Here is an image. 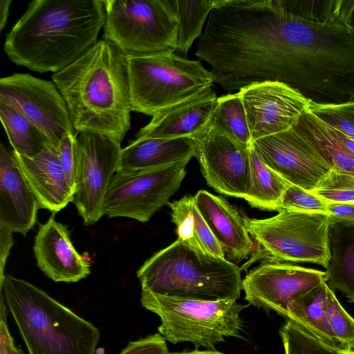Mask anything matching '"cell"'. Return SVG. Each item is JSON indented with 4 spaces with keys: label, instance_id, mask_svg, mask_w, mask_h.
I'll return each instance as SVG.
<instances>
[{
    "label": "cell",
    "instance_id": "cell-1",
    "mask_svg": "<svg viewBox=\"0 0 354 354\" xmlns=\"http://www.w3.org/2000/svg\"><path fill=\"white\" fill-rule=\"evenodd\" d=\"M102 0H35L7 34L4 51L18 66L57 73L95 44L105 23Z\"/></svg>",
    "mask_w": 354,
    "mask_h": 354
},
{
    "label": "cell",
    "instance_id": "cell-2",
    "mask_svg": "<svg viewBox=\"0 0 354 354\" xmlns=\"http://www.w3.org/2000/svg\"><path fill=\"white\" fill-rule=\"evenodd\" d=\"M52 79L77 134L96 133L122 142L132 109L127 55L121 50L102 38Z\"/></svg>",
    "mask_w": 354,
    "mask_h": 354
},
{
    "label": "cell",
    "instance_id": "cell-3",
    "mask_svg": "<svg viewBox=\"0 0 354 354\" xmlns=\"http://www.w3.org/2000/svg\"><path fill=\"white\" fill-rule=\"evenodd\" d=\"M0 286L28 354H96L92 323L24 279L5 275Z\"/></svg>",
    "mask_w": 354,
    "mask_h": 354
},
{
    "label": "cell",
    "instance_id": "cell-4",
    "mask_svg": "<svg viewBox=\"0 0 354 354\" xmlns=\"http://www.w3.org/2000/svg\"><path fill=\"white\" fill-rule=\"evenodd\" d=\"M241 268L178 239L148 259L137 271L142 289L172 297L237 300Z\"/></svg>",
    "mask_w": 354,
    "mask_h": 354
},
{
    "label": "cell",
    "instance_id": "cell-5",
    "mask_svg": "<svg viewBox=\"0 0 354 354\" xmlns=\"http://www.w3.org/2000/svg\"><path fill=\"white\" fill-rule=\"evenodd\" d=\"M140 303L160 317L158 333L172 344L190 342L196 348L215 350L225 337H242L241 313L247 306L236 300L183 299L142 289Z\"/></svg>",
    "mask_w": 354,
    "mask_h": 354
},
{
    "label": "cell",
    "instance_id": "cell-6",
    "mask_svg": "<svg viewBox=\"0 0 354 354\" xmlns=\"http://www.w3.org/2000/svg\"><path fill=\"white\" fill-rule=\"evenodd\" d=\"M267 218L244 216L246 228L257 247L248 265L308 262L325 268L330 259L329 224L325 213L281 209Z\"/></svg>",
    "mask_w": 354,
    "mask_h": 354
},
{
    "label": "cell",
    "instance_id": "cell-7",
    "mask_svg": "<svg viewBox=\"0 0 354 354\" xmlns=\"http://www.w3.org/2000/svg\"><path fill=\"white\" fill-rule=\"evenodd\" d=\"M132 111L153 116L212 88V73L175 53L126 55Z\"/></svg>",
    "mask_w": 354,
    "mask_h": 354
},
{
    "label": "cell",
    "instance_id": "cell-8",
    "mask_svg": "<svg viewBox=\"0 0 354 354\" xmlns=\"http://www.w3.org/2000/svg\"><path fill=\"white\" fill-rule=\"evenodd\" d=\"M104 4L103 39L125 55L176 52L178 19L169 0H105Z\"/></svg>",
    "mask_w": 354,
    "mask_h": 354
},
{
    "label": "cell",
    "instance_id": "cell-9",
    "mask_svg": "<svg viewBox=\"0 0 354 354\" xmlns=\"http://www.w3.org/2000/svg\"><path fill=\"white\" fill-rule=\"evenodd\" d=\"M189 160L149 169L116 172L105 196L104 214L110 218L149 221L178 191Z\"/></svg>",
    "mask_w": 354,
    "mask_h": 354
},
{
    "label": "cell",
    "instance_id": "cell-10",
    "mask_svg": "<svg viewBox=\"0 0 354 354\" xmlns=\"http://www.w3.org/2000/svg\"><path fill=\"white\" fill-rule=\"evenodd\" d=\"M0 101L23 114L57 150L66 134L77 133L66 103L53 82L28 73L1 77Z\"/></svg>",
    "mask_w": 354,
    "mask_h": 354
},
{
    "label": "cell",
    "instance_id": "cell-11",
    "mask_svg": "<svg viewBox=\"0 0 354 354\" xmlns=\"http://www.w3.org/2000/svg\"><path fill=\"white\" fill-rule=\"evenodd\" d=\"M120 144L96 133L77 136L78 162L73 203L85 225H93L104 215L105 196L118 169Z\"/></svg>",
    "mask_w": 354,
    "mask_h": 354
},
{
    "label": "cell",
    "instance_id": "cell-12",
    "mask_svg": "<svg viewBox=\"0 0 354 354\" xmlns=\"http://www.w3.org/2000/svg\"><path fill=\"white\" fill-rule=\"evenodd\" d=\"M327 281L326 271L290 263H261L247 274L242 286L249 304L286 319L295 299Z\"/></svg>",
    "mask_w": 354,
    "mask_h": 354
},
{
    "label": "cell",
    "instance_id": "cell-13",
    "mask_svg": "<svg viewBox=\"0 0 354 354\" xmlns=\"http://www.w3.org/2000/svg\"><path fill=\"white\" fill-rule=\"evenodd\" d=\"M192 138L195 157L209 186L221 194L244 198L250 183V147L209 125Z\"/></svg>",
    "mask_w": 354,
    "mask_h": 354
},
{
    "label": "cell",
    "instance_id": "cell-14",
    "mask_svg": "<svg viewBox=\"0 0 354 354\" xmlns=\"http://www.w3.org/2000/svg\"><path fill=\"white\" fill-rule=\"evenodd\" d=\"M239 92L252 142L291 129L310 106L300 93L279 82L253 84Z\"/></svg>",
    "mask_w": 354,
    "mask_h": 354
},
{
    "label": "cell",
    "instance_id": "cell-15",
    "mask_svg": "<svg viewBox=\"0 0 354 354\" xmlns=\"http://www.w3.org/2000/svg\"><path fill=\"white\" fill-rule=\"evenodd\" d=\"M252 146L266 165L286 182L310 192L330 171L327 164L292 128L259 138Z\"/></svg>",
    "mask_w": 354,
    "mask_h": 354
},
{
    "label": "cell",
    "instance_id": "cell-16",
    "mask_svg": "<svg viewBox=\"0 0 354 354\" xmlns=\"http://www.w3.org/2000/svg\"><path fill=\"white\" fill-rule=\"evenodd\" d=\"M39 204L13 150L0 145V225L23 235L35 225Z\"/></svg>",
    "mask_w": 354,
    "mask_h": 354
},
{
    "label": "cell",
    "instance_id": "cell-17",
    "mask_svg": "<svg viewBox=\"0 0 354 354\" xmlns=\"http://www.w3.org/2000/svg\"><path fill=\"white\" fill-rule=\"evenodd\" d=\"M34 253L39 269L55 282H77L91 272L89 261L75 249L67 228L53 216L40 225Z\"/></svg>",
    "mask_w": 354,
    "mask_h": 354
},
{
    "label": "cell",
    "instance_id": "cell-18",
    "mask_svg": "<svg viewBox=\"0 0 354 354\" xmlns=\"http://www.w3.org/2000/svg\"><path fill=\"white\" fill-rule=\"evenodd\" d=\"M217 97L212 88L153 115L136 138L194 137L209 125Z\"/></svg>",
    "mask_w": 354,
    "mask_h": 354
},
{
    "label": "cell",
    "instance_id": "cell-19",
    "mask_svg": "<svg viewBox=\"0 0 354 354\" xmlns=\"http://www.w3.org/2000/svg\"><path fill=\"white\" fill-rule=\"evenodd\" d=\"M194 197L225 258L227 257L239 263L252 254L254 243L246 228L245 218L232 205L225 199L204 189L199 190Z\"/></svg>",
    "mask_w": 354,
    "mask_h": 354
},
{
    "label": "cell",
    "instance_id": "cell-20",
    "mask_svg": "<svg viewBox=\"0 0 354 354\" xmlns=\"http://www.w3.org/2000/svg\"><path fill=\"white\" fill-rule=\"evenodd\" d=\"M15 154L38 199L39 208L56 213L73 201L74 192L68 183L55 148L48 145L32 158Z\"/></svg>",
    "mask_w": 354,
    "mask_h": 354
},
{
    "label": "cell",
    "instance_id": "cell-21",
    "mask_svg": "<svg viewBox=\"0 0 354 354\" xmlns=\"http://www.w3.org/2000/svg\"><path fill=\"white\" fill-rule=\"evenodd\" d=\"M193 138H136L122 148L117 172H128L166 166L195 157Z\"/></svg>",
    "mask_w": 354,
    "mask_h": 354
},
{
    "label": "cell",
    "instance_id": "cell-22",
    "mask_svg": "<svg viewBox=\"0 0 354 354\" xmlns=\"http://www.w3.org/2000/svg\"><path fill=\"white\" fill-rule=\"evenodd\" d=\"M292 129L321 157L330 170L354 176V153L338 131L305 111Z\"/></svg>",
    "mask_w": 354,
    "mask_h": 354
},
{
    "label": "cell",
    "instance_id": "cell-23",
    "mask_svg": "<svg viewBox=\"0 0 354 354\" xmlns=\"http://www.w3.org/2000/svg\"><path fill=\"white\" fill-rule=\"evenodd\" d=\"M330 259L326 272L328 284L354 302V222L330 218Z\"/></svg>",
    "mask_w": 354,
    "mask_h": 354
},
{
    "label": "cell",
    "instance_id": "cell-24",
    "mask_svg": "<svg viewBox=\"0 0 354 354\" xmlns=\"http://www.w3.org/2000/svg\"><path fill=\"white\" fill-rule=\"evenodd\" d=\"M331 289L326 282L295 299L286 321H291L316 338L340 349L328 319L327 302Z\"/></svg>",
    "mask_w": 354,
    "mask_h": 354
},
{
    "label": "cell",
    "instance_id": "cell-25",
    "mask_svg": "<svg viewBox=\"0 0 354 354\" xmlns=\"http://www.w3.org/2000/svg\"><path fill=\"white\" fill-rule=\"evenodd\" d=\"M167 205L171 211V222L176 225L178 239L205 252L225 258L222 248L201 214L194 196L185 195Z\"/></svg>",
    "mask_w": 354,
    "mask_h": 354
},
{
    "label": "cell",
    "instance_id": "cell-26",
    "mask_svg": "<svg viewBox=\"0 0 354 354\" xmlns=\"http://www.w3.org/2000/svg\"><path fill=\"white\" fill-rule=\"evenodd\" d=\"M250 162V187L243 199L253 207L279 212L283 194L290 184L266 165L252 146Z\"/></svg>",
    "mask_w": 354,
    "mask_h": 354
},
{
    "label": "cell",
    "instance_id": "cell-27",
    "mask_svg": "<svg viewBox=\"0 0 354 354\" xmlns=\"http://www.w3.org/2000/svg\"><path fill=\"white\" fill-rule=\"evenodd\" d=\"M0 119L15 153L32 158L50 145L41 131L23 114L1 101Z\"/></svg>",
    "mask_w": 354,
    "mask_h": 354
},
{
    "label": "cell",
    "instance_id": "cell-28",
    "mask_svg": "<svg viewBox=\"0 0 354 354\" xmlns=\"http://www.w3.org/2000/svg\"><path fill=\"white\" fill-rule=\"evenodd\" d=\"M225 1L169 0L178 19L176 55L187 58L194 41L202 35L203 26L207 15Z\"/></svg>",
    "mask_w": 354,
    "mask_h": 354
},
{
    "label": "cell",
    "instance_id": "cell-29",
    "mask_svg": "<svg viewBox=\"0 0 354 354\" xmlns=\"http://www.w3.org/2000/svg\"><path fill=\"white\" fill-rule=\"evenodd\" d=\"M209 126L244 146L250 147L252 145L246 112L239 91L217 98Z\"/></svg>",
    "mask_w": 354,
    "mask_h": 354
},
{
    "label": "cell",
    "instance_id": "cell-30",
    "mask_svg": "<svg viewBox=\"0 0 354 354\" xmlns=\"http://www.w3.org/2000/svg\"><path fill=\"white\" fill-rule=\"evenodd\" d=\"M283 3L290 12L304 20L346 25L351 0H283Z\"/></svg>",
    "mask_w": 354,
    "mask_h": 354
},
{
    "label": "cell",
    "instance_id": "cell-31",
    "mask_svg": "<svg viewBox=\"0 0 354 354\" xmlns=\"http://www.w3.org/2000/svg\"><path fill=\"white\" fill-rule=\"evenodd\" d=\"M279 335L285 354H341V349L329 346L291 321L286 322Z\"/></svg>",
    "mask_w": 354,
    "mask_h": 354
},
{
    "label": "cell",
    "instance_id": "cell-32",
    "mask_svg": "<svg viewBox=\"0 0 354 354\" xmlns=\"http://www.w3.org/2000/svg\"><path fill=\"white\" fill-rule=\"evenodd\" d=\"M309 111L325 124L354 141V102L339 104H310Z\"/></svg>",
    "mask_w": 354,
    "mask_h": 354
},
{
    "label": "cell",
    "instance_id": "cell-33",
    "mask_svg": "<svg viewBox=\"0 0 354 354\" xmlns=\"http://www.w3.org/2000/svg\"><path fill=\"white\" fill-rule=\"evenodd\" d=\"M312 193L328 203H354V176L330 170Z\"/></svg>",
    "mask_w": 354,
    "mask_h": 354
},
{
    "label": "cell",
    "instance_id": "cell-34",
    "mask_svg": "<svg viewBox=\"0 0 354 354\" xmlns=\"http://www.w3.org/2000/svg\"><path fill=\"white\" fill-rule=\"evenodd\" d=\"M330 329L341 350L354 348V318L342 307L331 290L327 302Z\"/></svg>",
    "mask_w": 354,
    "mask_h": 354
},
{
    "label": "cell",
    "instance_id": "cell-35",
    "mask_svg": "<svg viewBox=\"0 0 354 354\" xmlns=\"http://www.w3.org/2000/svg\"><path fill=\"white\" fill-rule=\"evenodd\" d=\"M327 205V201L312 192L290 184L283 194L281 209L328 214Z\"/></svg>",
    "mask_w": 354,
    "mask_h": 354
},
{
    "label": "cell",
    "instance_id": "cell-36",
    "mask_svg": "<svg viewBox=\"0 0 354 354\" xmlns=\"http://www.w3.org/2000/svg\"><path fill=\"white\" fill-rule=\"evenodd\" d=\"M77 133H68L62 140L58 149V158L71 189L75 194L77 171V153L76 147Z\"/></svg>",
    "mask_w": 354,
    "mask_h": 354
},
{
    "label": "cell",
    "instance_id": "cell-37",
    "mask_svg": "<svg viewBox=\"0 0 354 354\" xmlns=\"http://www.w3.org/2000/svg\"><path fill=\"white\" fill-rule=\"evenodd\" d=\"M165 339L158 333L131 341L118 354H169Z\"/></svg>",
    "mask_w": 354,
    "mask_h": 354
},
{
    "label": "cell",
    "instance_id": "cell-38",
    "mask_svg": "<svg viewBox=\"0 0 354 354\" xmlns=\"http://www.w3.org/2000/svg\"><path fill=\"white\" fill-rule=\"evenodd\" d=\"M7 308L3 295L1 291L0 354H24L23 351L15 345L10 333L7 324Z\"/></svg>",
    "mask_w": 354,
    "mask_h": 354
},
{
    "label": "cell",
    "instance_id": "cell-39",
    "mask_svg": "<svg viewBox=\"0 0 354 354\" xmlns=\"http://www.w3.org/2000/svg\"><path fill=\"white\" fill-rule=\"evenodd\" d=\"M12 232L0 225V283L4 277V269L14 241Z\"/></svg>",
    "mask_w": 354,
    "mask_h": 354
},
{
    "label": "cell",
    "instance_id": "cell-40",
    "mask_svg": "<svg viewBox=\"0 0 354 354\" xmlns=\"http://www.w3.org/2000/svg\"><path fill=\"white\" fill-rule=\"evenodd\" d=\"M327 210L333 219L354 222V203H328Z\"/></svg>",
    "mask_w": 354,
    "mask_h": 354
},
{
    "label": "cell",
    "instance_id": "cell-41",
    "mask_svg": "<svg viewBox=\"0 0 354 354\" xmlns=\"http://www.w3.org/2000/svg\"><path fill=\"white\" fill-rule=\"evenodd\" d=\"M12 0L0 1V29L2 30L7 22Z\"/></svg>",
    "mask_w": 354,
    "mask_h": 354
},
{
    "label": "cell",
    "instance_id": "cell-42",
    "mask_svg": "<svg viewBox=\"0 0 354 354\" xmlns=\"http://www.w3.org/2000/svg\"><path fill=\"white\" fill-rule=\"evenodd\" d=\"M346 25L354 32V0H351V5L346 14Z\"/></svg>",
    "mask_w": 354,
    "mask_h": 354
},
{
    "label": "cell",
    "instance_id": "cell-43",
    "mask_svg": "<svg viewBox=\"0 0 354 354\" xmlns=\"http://www.w3.org/2000/svg\"><path fill=\"white\" fill-rule=\"evenodd\" d=\"M169 354H224L223 353L218 352L216 350H205L199 351L198 349L191 351H183L178 353H170Z\"/></svg>",
    "mask_w": 354,
    "mask_h": 354
},
{
    "label": "cell",
    "instance_id": "cell-44",
    "mask_svg": "<svg viewBox=\"0 0 354 354\" xmlns=\"http://www.w3.org/2000/svg\"><path fill=\"white\" fill-rule=\"evenodd\" d=\"M341 354H354V348L340 350Z\"/></svg>",
    "mask_w": 354,
    "mask_h": 354
}]
</instances>
